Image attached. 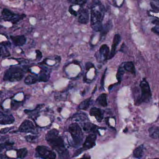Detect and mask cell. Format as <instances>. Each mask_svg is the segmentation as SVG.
I'll list each match as a JSON object with an SVG mask.
<instances>
[{"label": "cell", "instance_id": "2e32d148", "mask_svg": "<svg viewBox=\"0 0 159 159\" xmlns=\"http://www.w3.org/2000/svg\"><path fill=\"white\" fill-rule=\"evenodd\" d=\"M149 136L154 139H159V127H152L148 129Z\"/></svg>", "mask_w": 159, "mask_h": 159}, {"label": "cell", "instance_id": "e0dca14e", "mask_svg": "<svg viewBox=\"0 0 159 159\" xmlns=\"http://www.w3.org/2000/svg\"><path fill=\"white\" fill-rule=\"evenodd\" d=\"M144 155V146L143 145L136 148L133 152L134 157L135 158L141 159Z\"/></svg>", "mask_w": 159, "mask_h": 159}, {"label": "cell", "instance_id": "9c48e42d", "mask_svg": "<svg viewBox=\"0 0 159 159\" xmlns=\"http://www.w3.org/2000/svg\"><path fill=\"white\" fill-rule=\"evenodd\" d=\"M35 128L33 123L30 120H26L23 121L19 128L18 131L20 132L34 133Z\"/></svg>", "mask_w": 159, "mask_h": 159}, {"label": "cell", "instance_id": "4dcf8cb0", "mask_svg": "<svg viewBox=\"0 0 159 159\" xmlns=\"http://www.w3.org/2000/svg\"><path fill=\"white\" fill-rule=\"evenodd\" d=\"M14 128V127L4 128V129H2L0 130V134H6L9 132L11 130L13 129Z\"/></svg>", "mask_w": 159, "mask_h": 159}, {"label": "cell", "instance_id": "277c9868", "mask_svg": "<svg viewBox=\"0 0 159 159\" xmlns=\"http://www.w3.org/2000/svg\"><path fill=\"white\" fill-rule=\"evenodd\" d=\"M141 94V98L140 100L137 101V103L139 104L142 103L148 102L150 101L152 97L151 89L149 84L145 79H143L140 83Z\"/></svg>", "mask_w": 159, "mask_h": 159}, {"label": "cell", "instance_id": "f546056e", "mask_svg": "<svg viewBox=\"0 0 159 159\" xmlns=\"http://www.w3.org/2000/svg\"><path fill=\"white\" fill-rule=\"evenodd\" d=\"M68 2L76 5H82L86 2V0H68Z\"/></svg>", "mask_w": 159, "mask_h": 159}, {"label": "cell", "instance_id": "ffe728a7", "mask_svg": "<svg viewBox=\"0 0 159 159\" xmlns=\"http://www.w3.org/2000/svg\"><path fill=\"white\" fill-rule=\"evenodd\" d=\"M98 103L103 107L107 106V94L106 93H102L98 97L97 99Z\"/></svg>", "mask_w": 159, "mask_h": 159}, {"label": "cell", "instance_id": "8fae6325", "mask_svg": "<svg viewBox=\"0 0 159 159\" xmlns=\"http://www.w3.org/2000/svg\"><path fill=\"white\" fill-rule=\"evenodd\" d=\"M89 19V11L87 9H82L80 12L78 21L81 24H86L88 23Z\"/></svg>", "mask_w": 159, "mask_h": 159}, {"label": "cell", "instance_id": "7a4b0ae2", "mask_svg": "<svg viewBox=\"0 0 159 159\" xmlns=\"http://www.w3.org/2000/svg\"><path fill=\"white\" fill-rule=\"evenodd\" d=\"M46 140L61 157H68V152L65 148L64 141L59 136V132L56 129L49 131L46 135Z\"/></svg>", "mask_w": 159, "mask_h": 159}, {"label": "cell", "instance_id": "d6a6232c", "mask_svg": "<svg viewBox=\"0 0 159 159\" xmlns=\"http://www.w3.org/2000/svg\"><path fill=\"white\" fill-rule=\"evenodd\" d=\"M152 31L153 32L159 35V26H156V27L152 28Z\"/></svg>", "mask_w": 159, "mask_h": 159}, {"label": "cell", "instance_id": "d6986e66", "mask_svg": "<svg viewBox=\"0 0 159 159\" xmlns=\"http://www.w3.org/2000/svg\"><path fill=\"white\" fill-rule=\"evenodd\" d=\"M97 126L90 123H85L83 127V129L85 131L93 132H97Z\"/></svg>", "mask_w": 159, "mask_h": 159}, {"label": "cell", "instance_id": "d4e9b609", "mask_svg": "<svg viewBox=\"0 0 159 159\" xmlns=\"http://www.w3.org/2000/svg\"><path fill=\"white\" fill-rule=\"evenodd\" d=\"M124 74V69L123 67L120 66L118 70L117 74L116 77L119 82L121 81L122 76Z\"/></svg>", "mask_w": 159, "mask_h": 159}, {"label": "cell", "instance_id": "1f68e13d", "mask_svg": "<svg viewBox=\"0 0 159 159\" xmlns=\"http://www.w3.org/2000/svg\"><path fill=\"white\" fill-rule=\"evenodd\" d=\"M36 59L38 60H40L43 57L42 52L39 50H36Z\"/></svg>", "mask_w": 159, "mask_h": 159}, {"label": "cell", "instance_id": "3957f363", "mask_svg": "<svg viewBox=\"0 0 159 159\" xmlns=\"http://www.w3.org/2000/svg\"><path fill=\"white\" fill-rule=\"evenodd\" d=\"M26 71V68L21 67H11L7 70L3 77L4 80L11 82L18 81L23 78Z\"/></svg>", "mask_w": 159, "mask_h": 159}, {"label": "cell", "instance_id": "b9f144b4", "mask_svg": "<svg viewBox=\"0 0 159 159\" xmlns=\"http://www.w3.org/2000/svg\"><path fill=\"white\" fill-rule=\"evenodd\" d=\"M159 159L157 158V159Z\"/></svg>", "mask_w": 159, "mask_h": 159}, {"label": "cell", "instance_id": "f1b7e54d", "mask_svg": "<svg viewBox=\"0 0 159 159\" xmlns=\"http://www.w3.org/2000/svg\"><path fill=\"white\" fill-rule=\"evenodd\" d=\"M153 2H151L152 8L156 10H159V0H152Z\"/></svg>", "mask_w": 159, "mask_h": 159}, {"label": "cell", "instance_id": "74e56055", "mask_svg": "<svg viewBox=\"0 0 159 159\" xmlns=\"http://www.w3.org/2000/svg\"><path fill=\"white\" fill-rule=\"evenodd\" d=\"M90 157H89V156L84 155V157H82L80 159H90Z\"/></svg>", "mask_w": 159, "mask_h": 159}, {"label": "cell", "instance_id": "44dd1931", "mask_svg": "<svg viewBox=\"0 0 159 159\" xmlns=\"http://www.w3.org/2000/svg\"><path fill=\"white\" fill-rule=\"evenodd\" d=\"M38 79L35 76L32 75H29L25 78L24 80V82L27 85H31L36 83L38 81Z\"/></svg>", "mask_w": 159, "mask_h": 159}, {"label": "cell", "instance_id": "ac0fdd59", "mask_svg": "<svg viewBox=\"0 0 159 159\" xmlns=\"http://www.w3.org/2000/svg\"><path fill=\"white\" fill-rule=\"evenodd\" d=\"M123 67L124 70L127 71L131 73L132 74H135V67L131 61H127V62H124Z\"/></svg>", "mask_w": 159, "mask_h": 159}, {"label": "cell", "instance_id": "603a6c76", "mask_svg": "<svg viewBox=\"0 0 159 159\" xmlns=\"http://www.w3.org/2000/svg\"><path fill=\"white\" fill-rule=\"evenodd\" d=\"M28 150L26 148H22L17 150V157L18 158L23 159L27 156Z\"/></svg>", "mask_w": 159, "mask_h": 159}, {"label": "cell", "instance_id": "4fadbf2b", "mask_svg": "<svg viewBox=\"0 0 159 159\" xmlns=\"http://www.w3.org/2000/svg\"><path fill=\"white\" fill-rule=\"evenodd\" d=\"M0 117L2 119L0 120V125H8L12 124L15 121V118L12 115H6L0 114Z\"/></svg>", "mask_w": 159, "mask_h": 159}, {"label": "cell", "instance_id": "e575fe53", "mask_svg": "<svg viewBox=\"0 0 159 159\" xmlns=\"http://www.w3.org/2000/svg\"><path fill=\"white\" fill-rule=\"evenodd\" d=\"M0 44L5 47L10 46L11 45V43L9 42H2V43H1Z\"/></svg>", "mask_w": 159, "mask_h": 159}, {"label": "cell", "instance_id": "9a60e30c", "mask_svg": "<svg viewBox=\"0 0 159 159\" xmlns=\"http://www.w3.org/2000/svg\"><path fill=\"white\" fill-rule=\"evenodd\" d=\"M99 52L105 60L109 59V48L106 44H103L101 47L99 49Z\"/></svg>", "mask_w": 159, "mask_h": 159}, {"label": "cell", "instance_id": "ab89813d", "mask_svg": "<svg viewBox=\"0 0 159 159\" xmlns=\"http://www.w3.org/2000/svg\"><path fill=\"white\" fill-rule=\"evenodd\" d=\"M3 53V49L2 48H1V47H0V57L1 56H2V55Z\"/></svg>", "mask_w": 159, "mask_h": 159}, {"label": "cell", "instance_id": "7402d4cb", "mask_svg": "<svg viewBox=\"0 0 159 159\" xmlns=\"http://www.w3.org/2000/svg\"><path fill=\"white\" fill-rule=\"evenodd\" d=\"M112 27V24L111 21H107V23L104 26V27H103L102 30L101 31V32H102L101 35H102V36H105L111 30Z\"/></svg>", "mask_w": 159, "mask_h": 159}, {"label": "cell", "instance_id": "30bf717a", "mask_svg": "<svg viewBox=\"0 0 159 159\" xmlns=\"http://www.w3.org/2000/svg\"><path fill=\"white\" fill-rule=\"evenodd\" d=\"M120 41H121V37H120V35L119 34H116L114 37L111 52L109 54V59L112 58L115 56V54H116V49L119 44L120 43Z\"/></svg>", "mask_w": 159, "mask_h": 159}, {"label": "cell", "instance_id": "4316f807", "mask_svg": "<svg viewBox=\"0 0 159 159\" xmlns=\"http://www.w3.org/2000/svg\"><path fill=\"white\" fill-rule=\"evenodd\" d=\"M25 139L27 142H30V143H37V137L34 135H27L25 137Z\"/></svg>", "mask_w": 159, "mask_h": 159}, {"label": "cell", "instance_id": "60d3db41", "mask_svg": "<svg viewBox=\"0 0 159 159\" xmlns=\"http://www.w3.org/2000/svg\"><path fill=\"white\" fill-rule=\"evenodd\" d=\"M2 26H1V25H0V29H2Z\"/></svg>", "mask_w": 159, "mask_h": 159}, {"label": "cell", "instance_id": "484cf974", "mask_svg": "<svg viewBox=\"0 0 159 159\" xmlns=\"http://www.w3.org/2000/svg\"><path fill=\"white\" fill-rule=\"evenodd\" d=\"M13 145V143H9L8 142H6L3 143H0V152L2 151L5 148H11L12 146Z\"/></svg>", "mask_w": 159, "mask_h": 159}, {"label": "cell", "instance_id": "f35d334b", "mask_svg": "<svg viewBox=\"0 0 159 159\" xmlns=\"http://www.w3.org/2000/svg\"><path fill=\"white\" fill-rule=\"evenodd\" d=\"M105 73H104V74L103 75L102 77V87L103 85L104 84V80L105 78Z\"/></svg>", "mask_w": 159, "mask_h": 159}, {"label": "cell", "instance_id": "cb8c5ba5", "mask_svg": "<svg viewBox=\"0 0 159 159\" xmlns=\"http://www.w3.org/2000/svg\"><path fill=\"white\" fill-rule=\"evenodd\" d=\"M91 98L89 99H86L84 101H82L79 106V108L80 109H83L86 110L89 106L90 103Z\"/></svg>", "mask_w": 159, "mask_h": 159}, {"label": "cell", "instance_id": "5bb4252c", "mask_svg": "<svg viewBox=\"0 0 159 159\" xmlns=\"http://www.w3.org/2000/svg\"><path fill=\"white\" fill-rule=\"evenodd\" d=\"M10 38L13 43L16 46H22L26 43V38L24 35L11 36Z\"/></svg>", "mask_w": 159, "mask_h": 159}, {"label": "cell", "instance_id": "6da1fadb", "mask_svg": "<svg viewBox=\"0 0 159 159\" xmlns=\"http://www.w3.org/2000/svg\"><path fill=\"white\" fill-rule=\"evenodd\" d=\"M105 13V9L102 3L98 0L93 1L91 7V26L93 30L101 32L102 30V22Z\"/></svg>", "mask_w": 159, "mask_h": 159}, {"label": "cell", "instance_id": "ba28073f", "mask_svg": "<svg viewBox=\"0 0 159 159\" xmlns=\"http://www.w3.org/2000/svg\"><path fill=\"white\" fill-rule=\"evenodd\" d=\"M36 151L39 157L42 159H56V154L55 152L49 150L46 147L39 146L36 148Z\"/></svg>", "mask_w": 159, "mask_h": 159}, {"label": "cell", "instance_id": "836d02e7", "mask_svg": "<svg viewBox=\"0 0 159 159\" xmlns=\"http://www.w3.org/2000/svg\"><path fill=\"white\" fill-rule=\"evenodd\" d=\"M93 64L91 62H88V63H86V68L87 70H89L90 69H91L92 68H93Z\"/></svg>", "mask_w": 159, "mask_h": 159}, {"label": "cell", "instance_id": "d590c367", "mask_svg": "<svg viewBox=\"0 0 159 159\" xmlns=\"http://www.w3.org/2000/svg\"><path fill=\"white\" fill-rule=\"evenodd\" d=\"M70 12L71 14H72L73 15H75V16H76V13L75 12V11L73 9V8H72L71 7H70Z\"/></svg>", "mask_w": 159, "mask_h": 159}, {"label": "cell", "instance_id": "5b68a950", "mask_svg": "<svg viewBox=\"0 0 159 159\" xmlns=\"http://www.w3.org/2000/svg\"><path fill=\"white\" fill-rule=\"evenodd\" d=\"M69 130L75 144H80L83 140V134L79 125L76 123H72L69 127Z\"/></svg>", "mask_w": 159, "mask_h": 159}, {"label": "cell", "instance_id": "7c38bea8", "mask_svg": "<svg viewBox=\"0 0 159 159\" xmlns=\"http://www.w3.org/2000/svg\"><path fill=\"white\" fill-rule=\"evenodd\" d=\"M89 114L91 116L95 117L96 120L99 122H101L103 118L102 110L97 107H92L90 110Z\"/></svg>", "mask_w": 159, "mask_h": 159}, {"label": "cell", "instance_id": "83f0119b", "mask_svg": "<svg viewBox=\"0 0 159 159\" xmlns=\"http://www.w3.org/2000/svg\"><path fill=\"white\" fill-rule=\"evenodd\" d=\"M49 78V75L43 73L42 74L40 75L39 76V80L41 81H43V82H46L48 80Z\"/></svg>", "mask_w": 159, "mask_h": 159}, {"label": "cell", "instance_id": "8992f818", "mask_svg": "<svg viewBox=\"0 0 159 159\" xmlns=\"http://www.w3.org/2000/svg\"><path fill=\"white\" fill-rule=\"evenodd\" d=\"M2 15L3 16L2 18H0V20L11 21L13 23H16L26 16L25 15H19L13 13L7 8H4L2 12Z\"/></svg>", "mask_w": 159, "mask_h": 159}, {"label": "cell", "instance_id": "8d00e7d4", "mask_svg": "<svg viewBox=\"0 0 159 159\" xmlns=\"http://www.w3.org/2000/svg\"><path fill=\"white\" fill-rule=\"evenodd\" d=\"M152 23L155 24V25H156V26H159V20H153V21H152Z\"/></svg>", "mask_w": 159, "mask_h": 159}, {"label": "cell", "instance_id": "52a82bcc", "mask_svg": "<svg viewBox=\"0 0 159 159\" xmlns=\"http://www.w3.org/2000/svg\"><path fill=\"white\" fill-rule=\"evenodd\" d=\"M96 139V136L95 134H89L87 136L86 140L83 144V147L81 148L79 150H77L76 152H75L74 157H77L82 151L87 150V149H90L95 146Z\"/></svg>", "mask_w": 159, "mask_h": 159}]
</instances>
